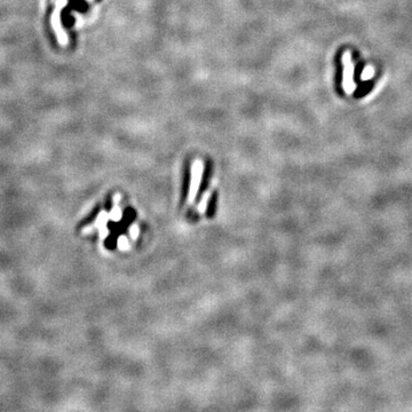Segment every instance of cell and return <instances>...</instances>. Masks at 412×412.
Segmentation results:
<instances>
[{
	"label": "cell",
	"instance_id": "1",
	"mask_svg": "<svg viewBox=\"0 0 412 412\" xmlns=\"http://www.w3.org/2000/svg\"><path fill=\"white\" fill-rule=\"evenodd\" d=\"M67 5V0H59L58 2V7H57V11H55V13L53 15V25H54V29L57 30V34H58V38H59V42L62 44V45H67L68 44V37L65 31L61 29V27H60V11H61L62 7H65Z\"/></svg>",
	"mask_w": 412,
	"mask_h": 412
},
{
	"label": "cell",
	"instance_id": "2",
	"mask_svg": "<svg viewBox=\"0 0 412 412\" xmlns=\"http://www.w3.org/2000/svg\"><path fill=\"white\" fill-rule=\"evenodd\" d=\"M371 86H372V83H371V82L363 83L362 85L359 86L358 93H356V97H363L364 94H366L367 92H369V90L371 89Z\"/></svg>",
	"mask_w": 412,
	"mask_h": 412
},
{
	"label": "cell",
	"instance_id": "3",
	"mask_svg": "<svg viewBox=\"0 0 412 412\" xmlns=\"http://www.w3.org/2000/svg\"><path fill=\"white\" fill-rule=\"evenodd\" d=\"M89 2H91V0H89Z\"/></svg>",
	"mask_w": 412,
	"mask_h": 412
}]
</instances>
